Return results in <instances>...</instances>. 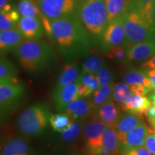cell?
<instances>
[{
  "label": "cell",
  "mask_w": 155,
  "mask_h": 155,
  "mask_svg": "<svg viewBox=\"0 0 155 155\" xmlns=\"http://www.w3.org/2000/svg\"><path fill=\"white\" fill-rule=\"evenodd\" d=\"M65 57L85 55L89 51L86 32L78 18L73 15L51 21V36Z\"/></svg>",
  "instance_id": "6da1fadb"
},
{
  "label": "cell",
  "mask_w": 155,
  "mask_h": 155,
  "mask_svg": "<svg viewBox=\"0 0 155 155\" xmlns=\"http://www.w3.org/2000/svg\"><path fill=\"white\" fill-rule=\"evenodd\" d=\"M13 52L20 66L30 73L43 72L56 61L53 48L47 42L39 40H25Z\"/></svg>",
  "instance_id": "7a4b0ae2"
},
{
  "label": "cell",
  "mask_w": 155,
  "mask_h": 155,
  "mask_svg": "<svg viewBox=\"0 0 155 155\" xmlns=\"http://www.w3.org/2000/svg\"><path fill=\"white\" fill-rule=\"evenodd\" d=\"M76 17L84 28L94 36H102L108 23L105 0H81Z\"/></svg>",
  "instance_id": "3957f363"
},
{
  "label": "cell",
  "mask_w": 155,
  "mask_h": 155,
  "mask_svg": "<svg viewBox=\"0 0 155 155\" xmlns=\"http://www.w3.org/2000/svg\"><path fill=\"white\" fill-rule=\"evenodd\" d=\"M126 32L125 46L155 40V25L137 12L130 10L123 16Z\"/></svg>",
  "instance_id": "277c9868"
},
{
  "label": "cell",
  "mask_w": 155,
  "mask_h": 155,
  "mask_svg": "<svg viewBox=\"0 0 155 155\" xmlns=\"http://www.w3.org/2000/svg\"><path fill=\"white\" fill-rule=\"evenodd\" d=\"M52 114L42 105L36 104L25 109L17 120V129L26 137H38L43 134L50 124Z\"/></svg>",
  "instance_id": "5b68a950"
},
{
  "label": "cell",
  "mask_w": 155,
  "mask_h": 155,
  "mask_svg": "<svg viewBox=\"0 0 155 155\" xmlns=\"http://www.w3.org/2000/svg\"><path fill=\"white\" fill-rule=\"evenodd\" d=\"M106 126L98 117H94L85 124L83 128L86 149L89 155H101L103 137Z\"/></svg>",
  "instance_id": "8992f818"
},
{
  "label": "cell",
  "mask_w": 155,
  "mask_h": 155,
  "mask_svg": "<svg viewBox=\"0 0 155 155\" xmlns=\"http://www.w3.org/2000/svg\"><path fill=\"white\" fill-rule=\"evenodd\" d=\"M42 13L50 21L73 15L81 0H37Z\"/></svg>",
  "instance_id": "52a82bcc"
},
{
  "label": "cell",
  "mask_w": 155,
  "mask_h": 155,
  "mask_svg": "<svg viewBox=\"0 0 155 155\" xmlns=\"http://www.w3.org/2000/svg\"><path fill=\"white\" fill-rule=\"evenodd\" d=\"M25 93V87L17 81L0 82L1 116L9 113L20 101Z\"/></svg>",
  "instance_id": "ba28073f"
},
{
  "label": "cell",
  "mask_w": 155,
  "mask_h": 155,
  "mask_svg": "<svg viewBox=\"0 0 155 155\" xmlns=\"http://www.w3.org/2000/svg\"><path fill=\"white\" fill-rule=\"evenodd\" d=\"M102 47L105 51L112 47L123 45L125 47L126 32L123 17L108 22L101 36Z\"/></svg>",
  "instance_id": "9c48e42d"
},
{
  "label": "cell",
  "mask_w": 155,
  "mask_h": 155,
  "mask_svg": "<svg viewBox=\"0 0 155 155\" xmlns=\"http://www.w3.org/2000/svg\"><path fill=\"white\" fill-rule=\"evenodd\" d=\"M123 81L130 87L131 92L147 96L151 92V81L147 69L129 68L123 75Z\"/></svg>",
  "instance_id": "30bf717a"
},
{
  "label": "cell",
  "mask_w": 155,
  "mask_h": 155,
  "mask_svg": "<svg viewBox=\"0 0 155 155\" xmlns=\"http://www.w3.org/2000/svg\"><path fill=\"white\" fill-rule=\"evenodd\" d=\"M152 104L149 97L131 93L130 96L119 106L121 111L125 113L142 116H146Z\"/></svg>",
  "instance_id": "8fae6325"
},
{
  "label": "cell",
  "mask_w": 155,
  "mask_h": 155,
  "mask_svg": "<svg viewBox=\"0 0 155 155\" xmlns=\"http://www.w3.org/2000/svg\"><path fill=\"white\" fill-rule=\"evenodd\" d=\"M17 9L21 17L40 19L43 25L45 32L51 36V21L42 14L37 0H19Z\"/></svg>",
  "instance_id": "7c38bea8"
},
{
  "label": "cell",
  "mask_w": 155,
  "mask_h": 155,
  "mask_svg": "<svg viewBox=\"0 0 155 155\" xmlns=\"http://www.w3.org/2000/svg\"><path fill=\"white\" fill-rule=\"evenodd\" d=\"M155 55V40L134 44L127 48V62L147 61Z\"/></svg>",
  "instance_id": "4fadbf2b"
},
{
  "label": "cell",
  "mask_w": 155,
  "mask_h": 155,
  "mask_svg": "<svg viewBox=\"0 0 155 155\" xmlns=\"http://www.w3.org/2000/svg\"><path fill=\"white\" fill-rule=\"evenodd\" d=\"M17 28L26 40H39L43 36V25L39 18L21 17Z\"/></svg>",
  "instance_id": "5bb4252c"
},
{
  "label": "cell",
  "mask_w": 155,
  "mask_h": 155,
  "mask_svg": "<svg viewBox=\"0 0 155 155\" xmlns=\"http://www.w3.org/2000/svg\"><path fill=\"white\" fill-rule=\"evenodd\" d=\"M78 83L79 81L73 83H70L61 88L55 89L54 101H55L58 111L62 112L68 104L78 98H80V96L78 94Z\"/></svg>",
  "instance_id": "9a60e30c"
},
{
  "label": "cell",
  "mask_w": 155,
  "mask_h": 155,
  "mask_svg": "<svg viewBox=\"0 0 155 155\" xmlns=\"http://www.w3.org/2000/svg\"><path fill=\"white\" fill-rule=\"evenodd\" d=\"M150 130V128L147 127L144 122H143L138 127L129 131L124 139L120 143L121 152L136 147H144L145 139Z\"/></svg>",
  "instance_id": "2e32d148"
},
{
  "label": "cell",
  "mask_w": 155,
  "mask_h": 155,
  "mask_svg": "<svg viewBox=\"0 0 155 155\" xmlns=\"http://www.w3.org/2000/svg\"><path fill=\"white\" fill-rule=\"evenodd\" d=\"M92 111L94 108L90 101L80 98L68 104L62 112L66 113L73 121H82L88 118Z\"/></svg>",
  "instance_id": "e0dca14e"
},
{
  "label": "cell",
  "mask_w": 155,
  "mask_h": 155,
  "mask_svg": "<svg viewBox=\"0 0 155 155\" xmlns=\"http://www.w3.org/2000/svg\"><path fill=\"white\" fill-rule=\"evenodd\" d=\"M26 40L22 32L15 28L0 32V51L1 53L14 51Z\"/></svg>",
  "instance_id": "ac0fdd59"
},
{
  "label": "cell",
  "mask_w": 155,
  "mask_h": 155,
  "mask_svg": "<svg viewBox=\"0 0 155 155\" xmlns=\"http://www.w3.org/2000/svg\"><path fill=\"white\" fill-rule=\"evenodd\" d=\"M1 155H34V151L26 139L15 137L2 145Z\"/></svg>",
  "instance_id": "d6986e66"
},
{
  "label": "cell",
  "mask_w": 155,
  "mask_h": 155,
  "mask_svg": "<svg viewBox=\"0 0 155 155\" xmlns=\"http://www.w3.org/2000/svg\"><path fill=\"white\" fill-rule=\"evenodd\" d=\"M141 116L135 114L126 113L120 114L114 129L117 132L120 143L124 139L129 131L143 123Z\"/></svg>",
  "instance_id": "ffe728a7"
},
{
  "label": "cell",
  "mask_w": 155,
  "mask_h": 155,
  "mask_svg": "<svg viewBox=\"0 0 155 155\" xmlns=\"http://www.w3.org/2000/svg\"><path fill=\"white\" fill-rule=\"evenodd\" d=\"M121 111L119 106L114 101L106 103L96 111L97 117L100 119L107 127L114 128Z\"/></svg>",
  "instance_id": "44dd1931"
},
{
  "label": "cell",
  "mask_w": 155,
  "mask_h": 155,
  "mask_svg": "<svg viewBox=\"0 0 155 155\" xmlns=\"http://www.w3.org/2000/svg\"><path fill=\"white\" fill-rule=\"evenodd\" d=\"M120 151V141L116 129L114 128L106 127L103 137L101 155H118Z\"/></svg>",
  "instance_id": "7402d4cb"
},
{
  "label": "cell",
  "mask_w": 155,
  "mask_h": 155,
  "mask_svg": "<svg viewBox=\"0 0 155 155\" xmlns=\"http://www.w3.org/2000/svg\"><path fill=\"white\" fill-rule=\"evenodd\" d=\"M114 86V83H112L105 86H99L94 92L91 99L90 100L94 111H96L104 104L113 101Z\"/></svg>",
  "instance_id": "603a6c76"
},
{
  "label": "cell",
  "mask_w": 155,
  "mask_h": 155,
  "mask_svg": "<svg viewBox=\"0 0 155 155\" xmlns=\"http://www.w3.org/2000/svg\"><path fill=\"white\" fill-rule=\"evenodd\" d=\"M81 73L75 63H66L62 68L58 78L57 86L55 88H61L70 83L79 81Z\"/></svg>",
  "instance_id": "cb8c5ba5"
},
{
  "label": "cell",
  "mask_w": 155,
  "mask_h": 155,
  "mask_svg": "<svg viewBox=\"0 0 155 155\" xmlns=\"http://www.w3.org/2000/svg\"><path fill=\"white\" fill-rule=\"evenodd\" d=\"M108 22L122 17L129 11V0H105Z\"/></svg>",
  "instance_id": "d4e9b609"
},
{
  "label": "cell",
  "mask_w": 155,
  "mask_h": 155,
  "mask_svg": "<svg viewBox=\"0 0 155 155\" xmlns=\"http://www.w3.org/2000/svg\"><path fill=\"white\" fill-rule=\"evenodd\" d=\"M154 2L155 0H129V9L137 12L145 19L154 24L152 19V9Z\"/></svg>",
  "instance_id": "484cf974"
},
{
  "label": "cell",
  "mask_w": 155,
  "mask_h": 155,
  "mask_svg": "<svg viewBox=\"0 0 155 155\" xmlns=\"http://www.w3.org/2000/svg\"><path fill=\"white\" fill-rule=\"evenodd\" d=\"M20 14L16 9L0 11V30H7L17 28Z\"/></svg>",
  "instance_id": "4316f807"
},
{
  "label": "cell",
  "mask_w": 155,
  "mask_h": 155,
  "mask_svg": "<svg viewBox=\"0 0 155 155\" xmlns=\"http://www.w3.org/2000/svg\"><path fill=\"white\" fill-rule=\"evenodd\" d=\"M17 71L14 64L7 58L2 56L0 60V82L17 81Z\"/></svg>",
  "instance_id": "83f0119b"
},
{
  "label": "cell",
  "mask_w": 155,
  "mask_h": 155,
  "mask_svg": "<svg viewBox=\"0 0 155 155\" xmlns=\"http://www.w3.org/2000/svg\"><path fill=\"white\" fill-rule=\"evenodd\" d=\"M73 120L65 112L52 114L50 118V125L56 132L61 133L68 127Z\"/></svg>",
  "instance_id": "f1b7e54d"
},
{
  "label": "cell",
  "mask_w": 155,
  "mask_h": 155,
  "mask_svg": "<svg viewBox=\"0 0 155 155\" xmlns=\"http://www.w3.org/2000/svg\"><path fill=\"white\" fill-rule=\"evenodd\" d=\"M105 65V62L101 56L91 55L83 62L81 73H93L96 75Z\"/></svg>",
  "instance_id": "f546056e"
},
{
  "label": "cell",
  "mask_w": 155,
  "mask_h": 155,
  "mask_svg": "<svg viewBox=\"0 0 155 155\" xmlns=\"http://www.w3.org/2000/svg\"><path fill=\"white\" fill-rule=\"evenodd\" d=\"M81 121H73L68 127L61 134V139L65 142H72L78 139L82 131Z\"/></svg>",
  "instance_id": "4dcf8cb0"
},
{
  "label": "cell",
  "mask_w": 155,
  "mask_h": 155,
  "mask_svg": "<svg viewBox=\"0 0 155 155\" xmlns=\"http://www.w3.org/2000/svg\"><path fill=\"white\" fill-rule=\"evenodd\" d=\"M79 82L83 83L85 87V97L92 95L99 87L96 75L93 73H81Z\"/></svg>",
  "instance_id": "1f68e13d"
},
{
  "label": "cell",
  "mask_w": 155,
  "mask_h": 155,
  "mask_svg": "<svg viewBox=\"0 0 155 155\" xmlns=\"http://www.w3.org/2000/svg\"><path fill=\"white\" fill-rule=\"evenodd\" d=\"M131 93L130 87L127 83L124 82L116 83L113 88V101L120 105L130 96Z\"/></svg>",
  "instance_id": "d6a6232c"
},
{
  "label": "cell",
  "mask_w": 155,
  "mask_h": 155,
  "mask_svg": "<svg viewBox=\"0 0 155 155\" xmlns=\"http://www.w3.org/2000/svg\"><path fill=\"white\" fill-rule=\"evenodd\" d=\"M106 56L117 63H124L127 61V49L123 45L112 47L106 51Z\"/></svg>",
  "instance_id": "836d02e7"
},
{
  "label": "cell",
  "mask_w": 155,
  "mask_h": 155,
  "mask_svg": "<svg viewBox=\"0 0 155 155\" xmlns=\"http://www.w3.org/2000/svg\"><path fill=\"white\" fill-rule=\"evenodd\" d=\"M99 86H105L113 83L114 73L111 68L106 64L96 74Z\"/></svg>",
  "instance_id": "e575fe53"
},
{
  "label": "cell",
  "mask_w": 155,
  "mask_h": 155,
  "mask_svg": "<svg viewBox=\"0 0 155 155\" xmlns=\"http://www.w3.org/2000/svg\"><path fill=\"white\" fill-rule=\"evenodd\" d=\"M144 147L152 153L155 155V131L150 129L145 139Z\"/></svg>",
  "instance_id": "d590c367"
},
{
  "label": "cell",
  "mask_w": 155,
  "mask_h": 155,
  "mask_svg": "<svg viewBox=\"0 0 155 155\" xmlns=\"http://www.w3.org/2000/svg\"><path fill=\"white\" fill-rule=\"evenodd\" d=\"M121 152V155H153L145 147L129 149Z\"/></svg>",
  "instance_id": "8d00e7d4"
},
{
  "label": "cell",
  "mask_w": 155,
  "mask_h": 155,
  "mask_svg": "<svg viewBox=\"0 0 155 155\" xmlns=\"http://www.w3.org/2000/svg\"><path fill=\"white\" fill-rule=\"evenodd\" d=\"M141 67L145 69H152L155 70V55L152 58L147 60L142 64Z\"/></svg>",
  "instance_id": "74e56055"
},
{
  "label": "cell",
  "mask_w": 155,
  "mask_h": 155,
  "mask_svg": "<svg viewBox=\"0 0 155 155\" xmlns=\"http://www.w3.org/2000/svg\"><path fill=\"white\" fill-rule=\"evenodd\" d=\"M151 81V91L155 90V70L147 69Z\"/></svg>",
  "instance_id": "f35d334b"
},
{
  "label": "cell",
  "mask_w": 155,
  "mask_h": 155,
  "mask_svg": "<svg viewBox=\"0 0 155 155\" xmlns=\"http://www.w3.org/2000/svg\"><path fill=\"white\" fill-rule=\"evenodd\" d=\"M146 116L150 123L155 119V105H154V104H152V106L149 108L148 111H147L146 114Z\"/></svg>",
  "instance_id": "ab89813d"
},
{
  "label": "cell",
  "mask_w": 155,
  "mask_h": 155,
  "mask_svg": "<svg viewBox=\"0 0 155 155\" xmlns=\"http://www.w3.org/2000/svg\"><path fill=\"white\" fill-rule=\"evenodd\" d=\"M8 4V0H0V8L2 9Z\"/></svg>",
  "instance_id": "60d3db41"
},
{
  "label": "cell",
  "mask_w": 155,
  "mask_h": 155,
  "mask_svg": "<svg viewBox=\"0 0 155 155\" xmlns=\"http://www.w3.org/2000/svg\"><path fill=\"white\" fill-rule=\"evenodd\" d=\"M152 19L153 21H154V24H155V2L153 5V9H152Z\"/></svg>",
  "instance_id": "b9f144b4"
},
{
  "label": "cell",
  "mask_w": 155,
  "mask_h": 155,
  "mask_svg": "<svg viewBox=\"0 0 155 155\" xmlns=\"http://www.w3.org/2000/svg\"><path fill=\"white\" fill-rule=\"evenodd\" d=\"M68 155H81V154H78V153H71V154H70Z\"/></svg>",
  "instance_id": "7bdbcfd3"
},
{
  "label": "cell",
  "mask_w": 155,
  "mask_h": 155,
  "mask_svg": "<svg viewBox=\"0 0 155 155\" xmlns=\"http://www.w3.org/2000/svg\"><path fill=\"white\" fill-rule=\"evenodd\" d=\"M39 155H52V154H39Z\"/></svg>",
  "instance_id": "ee69618b"
},
{
  "label": "cell",
  "mask_w": 155,
  "mask_h": 155,
  "mask_svg": "<svg viewBox=\"0 0 155 155\" xmlns=\"http://www.w3.org/2000/svg\"><path fill=\"white\" fill-rule=\"evenodd\" d=\"M153 128H154V129L155 130V127H153Z\"/></svg>",
  "instance_id": "f6af8a7d"
}]
</instances>
